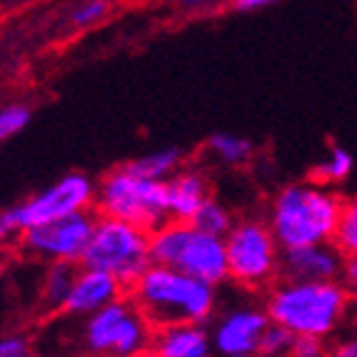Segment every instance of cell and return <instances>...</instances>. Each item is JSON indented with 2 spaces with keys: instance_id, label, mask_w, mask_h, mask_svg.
Wrapping results in <instances>:
<instances>
[{
  "instance_id": "obj_1",
  "label": "cell",
  "mask_w": 357,
  "mask_h": 357,
  "mask_svg": "<svg viewBox=\"0 0 357 357\" xmlns=\"http://www.w3.org/2000/svg\"><path fill=\"white\" fill-rule=\"evenodd\" d=\"M342 203L337 190L315 180L287 183L270 197L265 222L282 252L328 245L337 235Z\"/></svg>"
},
{
  "instance_id": "obj_2",
  "label": "cell",
  "mask_w": 357,
  "mask_h": 357,
  "mask_svg": "<svg viewBox=\"0 0 357 357\" xmlns=\"http://www.w3.org/2000/svg\"><path fill=\"white\" fill-rule=\"evenodd\" d=\"M270 322L292 337L330 340L350 317L352 300L342 282L278 280L265 298Z\"/></svg>"
},
{
  "instance_id": "obj_3",
  "label": "cell",
  "mask_w": 357,
  "mask_h": 357,
  "mask_svg": "<svg viewBox=\"0 0 357 357\" xmlns=\"http://www.w3.org/2000/svg\"><path fill=\"white\" fill-rule=\"evenodd\" d=\"M128 298L155 328L205 325L218 310V287L162 265H150L130 287Z\"/></svg>"
},
{
  "instance_id": "obj_4",
  "label": "cell",
  "mask_w": 357,
  "mask_h": 357,
  "mask_svg": "<svg viewBox=\"0 0 357 357\" xmlns=\"http://www.w3.org/2000/svg\"><path fill=\"white\" fill-rule=\"evenodd\" d=\"M96 205V183L85 173H68L48 188L33 192L18 205L0 213V252L20 235L50 225L77 213H90Z\"/></svg>"
},
{
  "instance_id": "obj_5",
  "label": "cell",
  "mask_w": 357,
  "mask_h": 357,
  "mask_svg": "<svg viewBox=\"0 0 357 357\" xmlns=\"http://www.w3.org/2000/svg\"><path fill=\"white\" fill-rule=\"evenodd\" d=\"M150 260L153 265L180 270L213 287L227 280L225 240L188 222L167 220L165 225L155 227L150 232Z\"/></svg>"
},
{
  "instance_id": "obj_6",
  "label": "cell",
  "mask_w": 357,
  "mask_h": 357,
  "mask_svg": "<svg viewBox=\"0 0 357 357\" xmlns=\"http://www.w3.org/2000/svg\"><path fill=\"white\" fill-rule=\"evenodd\" d=\"M93 208L102 218L130 222L145 232H153L155 227L170 220L165 183L137 178L126 165L105 173L100 183H96V205Z\"/></svg>"
},
{
  "instance_id": "obj_7",
  "label": "cell",
  "mask_w": 357,
  "mask_h": 357,
  "mask_svg": "<svg viewBox=\"0 0 357 357\" xmlns=\"http://www.w3.org/2000/svg\"><path fill=\"white\" fill-rule=\"evenodd\" d=\"M150 265V232L130 222L98 215L83 268L100 270L115 278L123 287H130Z\"/></svg>"
},
{
  "instance_id": "obj_8",
  "label": "cell",
  "mask_w": 357,
  "mask_h": 357,
  "mask_svg": "<svg viewBox=\"0 0 357 357\" xmlns=\"http://www.w3.org/2000/svg\"><path fill=\"white\" fill-rule=\"evenodd\" d=\"M227 280L245 290H262L278 282L282 250L262 218H240L225 238Z\"/></svg>"
},
{
  "instance_id": "obj_9",
  "label": "cell",
  "mask_w": 357,
  "mask_h": 357,
  "mask_svg": "<svg viewBox=\"0 0 357 357\" xmlns=\"http://www.w3.org/2000/svg\"><path fill=\"white\" fill-rule=\"evenodd\" d=\"M80 340L90 357H148L153 325L130 298H120L85 317Z\"/></svg>"
},
{
  "instance_id": "obj_10",
  "label": "cell",
  "mask_w": 357,
  "mask_h": 357,
  "mask_svg": "<svg viewBox=\"0 0 357 357\" xmlns=\"http://www.w3.org/2000/svg\"><path fill=\"white\" fill-rule=\"evenodd\" d=\"M93 227H96V215L77 213L58 222H50V225L23 232L18 245L25 255L48 262V265L63 262V265L80 268L90 245Z\"/></svg>"
},
{
  "instance_id": "obj_11",
  "label": "cell",
  "mask_w": 357,
  "mask_h": 357,
  "mask_svg": "<svg viewBox=\"0 0 357 357\" xmlns=\"http://www.w3.org/2000/svg\"><path fill=\"white\" fill-rule=\"evenodd\" d=\"M270 317L260 305H232L213 320L210 342L218 357H257L262 335L268 333Z\"/></svg>"
},
{
  "instance_id": "obj_12",
  "label": "cell",
  "mask_w": 357,
  "mask_h": 357,
  "mask_svg": "<svg viewBox=\"0 0 357 357\" xmlns=\"http://www.w3.org/2000/svg\"><path fill=\"white\" fill-rule=\"evenodd\" d=\"M120 298H126V287L120 285L115 278L100 273V270L93 268H77L75 280H73L70 295L66 300V307L63 312L73 317H90L100 312L107 305L118 303Z\"/></svg>"
},
{
  "instance_id": "obj_13",
  "label": "cell",
  "mask_w": 357,
  "mask_h": 357,
  "mask_svg": "<svg viewBox=\"0 0 357 357\" xmlns=\"http://www.w3.org/2000/svg\"><path fill=\"white\" fill-rule=\"evenodd\" d=\"M345 265V255L335 248V243L312 245L300 250L282 252L280 275L285 280L300 282H337Z\"/></svg>"
},
{
  "instance_id": "obj_14",
  "label": "cell",
  "mask_w": 357,
  "mask_h": 357,
  "mask_svg": "<svg viewBox=\"0 0 357 357\" xmlns=\"http://www.w3.org/2000/svg\"><path fill=\"white\" fill-rule=\"evenodd\" d=\"M210 197H213V188H210L208 175L197 167H183L178 175H173L165 183L167 218L190 225Z\"/></svg>"
},
{
  "instance_id": "obj_15",
  "label": "cell",
  "mask_w": 357,
  "mask_h": 357,
  "mask_svg": "<svg viewBox=\"0 0 357 357\" xmlns=\"http://www.w3.org/2000/svg\"><path fill=\"white\" fill-rule=\"evenodd\" d=\"M148 357H213L210 330L205 325L155 328Z\"/></svg>"
},
{
  "instance_id": "obj_16",
  "label": "cell",
  "mask_w": 357,
  "mask_h": 357,
  "mask_svg": "<svg viewBox=\"0 0 357 357\" xmlns=\"http://www.w3.org/2000/svg\"><path fill=\"white\" fill-rule=\"evenodd\" d=\"M185 162V153L183 148H160L153 150V153H145L135 160L126 162V167L130 173H135L137 178L145 180H155V183H167V180L178 175L183 170Z\"/></svg>"
},
{
  "instance_id": "obj_17",
  "label": "cell",
  "mask_w": 357,
  "mask_h": 357,
  "mask_svg": "<svg viewBox=\"0 0 357 357\" xmlns=\"http://www.w3.org/2000/svg\"><path fill=\"white\" fill-rule=\"evenodd\" d=\"M75 265H63V262H53V265L45 268V273L40 278V287H38V300H40L43 310L63 312L68 295H70L73 280H75Z\"/></svg>"
},
{
  "instance_id": "obj_18",
  "label": "cell",
  "mask_w": 357,
  "mask_h": 357,
  "mask_svg": "<svg viewBox=\"0 0 357 357\" xmlns=\"http://www.w3.org/2000/svg\"><path fill=\"white\" fill-rule=\"evenodd\" d=\"M205 153L225 167H243L252 160L255 143L250 137L238 135V132H213L205 140Z\"/></svg>"
},
{
  "instance_id": "obj_19",
  "label": "cell",
  "mask_w": 357,
  "mask_h": 357,
  "mask_svg": "<svg viewBox=\"0 0 357 357\" xmlns=\"http://www.w3.org/2000/svg\"><path fill=\"white\" fill-rule=\"evenodd\" d=\"M352 170H355V158H352L350 150L342 148V145H333L328 150V155L315 165L312 175H315V183L335 190V185L350 180Z\"/></svg>"
},
{
  "instance_id": "obj_20",
  "label": "cell",
  "mask_w": 357,
  "mask_h": 357,
  "mask_svg": "<svg viewBox=\"0 0 357 357\" xmlns=\"http://www.w3.org/2000/svg\"><path fill=\"white\" fill-rule=\"evenodd\" d=\"M190 225L197 227V230L208 232V235H215V238H225L227 232H230V227L235 225V215H232V210L227 208L222 200L210 197L208 203L203 205V210L195 215V220H192Z\"/></svg>"
},
{
  "instance_id": "obj_21",
  "label": "cell",
  "mask_w": 357,
  "mask_h": 357,
  "mask_svg": "<svg viewBox=\"0 0 357 357\" xmlns=\"http://www.w3.org/2000/svg\"><path fill=\"white\" fill-rule=\"evenodd\" d=\"M335 248L345 257H357V195L347 197L342 203L337 235H335Z\"/></svg>"
},
{
  "instance_id": "obj_22",
  "label": "cell",
  "mask_w": 357,
  "mask_h": 357,
  "mask_svg": "<svg viewBox=\"0 0 357 357\" xmlns=\"http://www.w3.org/2000/svg\"><path fill=\"white\" fill-rule=\"evenodd\" d=\"M33 120V110L25 102H6L0 105V143L20 135Z\"/></svg>"
},
{
  "instance_id": "obj_23",
  "label": "cell",
  "mask_w": 357,
  "mask_h": 357,
  "mask_svg": "<svg viewBox=\"0 0 357 357\" xmlns=\"http://www.w3.org/2000/svg\"><path fill=\"white\" fill-rule=\"evenodd\" d=\"M107 15H110V3H105V0H85V3H77V6L70 8L68 23L75 30H85L102 23Z\"/></svg>"
},
{
  "instance_id": "obj_24",
  "label": "cell",
  "mask_w": 357,
  "mask_h": 357,
  "mask_svg": "<svg viewBox=\"0 0 357 357\" xmlns=\"http://www.w3.org/2000/svg\"><path fill=\"white\" fill-rule=\"evenodd\" d=\"M292 335L287 330L278 328L270 322L268 333L262 335L260 340V350H257V357H287L290 355V347H292Z\"/></svg>"
},
{
  "instance_id": "obj_25",
  "label": "cell",
  "mask_w": 357,
  "mask_h": 357,
  "mask_svg": "<svg viewBox=\"0 0 357 357\" xmlns=\"http://www.w3.org/2000/svg\"><path fill=\"white\" fill-rule=\"evenodd\" d=\"M0 357H33V342L23 333L3 335L0 337Z\"/></svg>"
},
{
  "instance_id": "obj_26",
  "label": "cell",
  "mask_w": 357,
  "mask_h": 357,
  "mask_svg": "<svg viewBox=\"0 0 357 357\" xmlns=\"http://www.w3.org/2000/svg\"><path fill=\"white\" fill-rule=\"evenodd\" d=\"M328 340L317 337H295L287 357H325L328 355Z\"/></svg>"
},
{
  "instance_id": "obj_27",
  "label": "cell",
  "mask_w": 357,
  "mask_h": 357,
  "mask_svg": "<svg viewBox=\"0 0 357 357\" xmlns=\"http://www.w3.org/2000/svg\"><path fill=\"white\" fill-rule=\"evenodd\" d=\"M340 282H342V287L347 290L352 303H357V257H345Z\"/></svg>"
},
{
  "instance_id": "obj_28",
  "label": "cell",
  "mask_w": 357,
  "mask_h": 357,
  "mask_svg": "<svg viewBox=\"0 0 357 357\" xmlns=\"http://www.w3.org/2000/svg\"><path fill=\"white\" fill-rule=\"evenodd\" d=\"M325 357H357V337H342L333 342Z\"/></svg>"
},
{
  "instance_id": "obj_29",
  "label": "cell",
  "mask_w": 357,
  "mask_h": 357,
  "mask_svg": "<svg viewBox=\"0 0 357 357\" xmlns=\"http://www.w3.org/2000/svg\"><path fill=\"white\" fill-rule=\"evenodd\" d=\"M273 3H265V0H238V3H232V10L235 13H252V10H265L270 8Z\"/></svg>"
},
{
  "instance_id": "obj_30",
  "label": "cell",
  "mask_w": 357,
  "mask_h": 357,
  "mask_svg": "<svg viewBox=\"0 0 357 357\" xmlns=\"http://www.w3.org/2000/svg\"><path fill=\"white\" fill-rule=\"evenodd\" d=\"M6 252H0V280H3V275H6Z\"/></svg>"
},
{
  "instance_id": "obj_31",
  "label": "cell",
  "mask_w": 357,
  "mask_h": 357,
  "mask_svg": "<svg viewBox=\"0 0 357 357\" xmlns=\"http://www.w3.org/2000/svg\"><path fill=\"white\" fill-rule=\"evenodd\" d=\"M355 337H357V317H355Z\"/></svg>"
}]
</instances>
